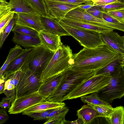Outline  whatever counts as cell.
Returning a JSON list of instances; mask_svg holds the SVG:
<instances>
[{"label": "cell", "mask_w": 124, "mask_h": 124, "mask_svg": "<svg viewBox=\"0 0 124 124\" xmlns=\"http://www.w3.org/2000/svg\"><path fill=\"white\" fill-rule=\"evenodd\" d=\"M122 57L118 55L112 61L103 67L95 70L94 75H99L111 76L120 67L119 61Z\"/></svg>", "instance_id": "obj_23"}, {"label": "cell", "mask_w": 124, "mask_h": 124, "mask_svg": "<svg viewBox=\"0 0 124 124\" xmlns=\"http://www.w3.org/2000/svg\"><path fill=\"white\" fill-rule=\"evenodd\" d=\"M56 108L40 111L29 113L27 114L26 115L33 118L34 120L47 119V117L49 114Z\"/></svg>", "instance_id": "obj_32"}, {"label": "cell", "mask_w": 124, "mask_h": 124, "mask_svg": "<svg viewBox=\"0 0 124 124\" xmlns=\"http://www.w3.org/2000/svg\"><path fill=\"white\" fill-rule=\"evenodd\" d=\"M101 34L105 45L118 55L124 56V36L113 31Z\"/></svg>", "instance_id": "obj_12"}, {"label": "cell", "mask_w": 124, "mask_h": 124, "mask_svg": "<svg viewBox=\"0 0 124 124\" xmlns=\"http://www.w3.org/2000/svg\"><path fill=\"white\" fill-rule=\"evenodd\" d=\"M17 18V14L15 13L14 16L5 28L3 32L0 34V48H2L4 41L10 32L11 31L14 25L15 24Z\"/></svg>", "instance_id": "obj_29"}, {"label": "cell", "mask_w": 124, "mask_h": 124, "mask_svg": "<svg viewBox=\"0 0 124 124\" xmlns=\"http://www.w3.org/2000/svg\"><path fill=\"white\" fill-rule=\"evenodd\" d=\"M34 47L25 49L20 55L9 64L2 76L6 79L12 74L20 70L26 59L33 51Z\"/></svg>", "instance_id": "obj_17"}, {"label": "cell", "mask_w": 124, "mask_h": 124, "mask_svg": "<svg viewBox=\"0 0 124 124\" xmlns=\"http://www.w3.org/2000/svg\"><path fill=\"white\" fill-rule=\"evenodd\" d=\"M15 98V96L11 97H5L2 98L0 102L1 108L6 110L9 109L11 103Z\"/></svg>", "instance_id": "obj_40"}, {"label": "cell", "mask_w": 124, "mask_h": 124, "mask_svg": "<svg viewBox=\"0 0 124 124\" xmlns=\"http://www.w3.org/2000/svg\"><path fill=\"white\" fill-rule=\"evenodd\" d=\"M94 5V4H81L79 7L86 11Z\"/></svg>", "instance_id": "obj_47"}, {"label": "cell", "mask_w": 124, "mask_h": 124, "mask_svg": "<svg viewBox=\"0 0 124 124\" xmlns=\"http://www.w3.org/2000/svg\"><path fill=\"white\" fill-rule=\"evenodd\" d=\"M120 0L122 2L124 3V0Z\"/></svg>", "instance_id": "obj_49"}, {"label": "cell", "mask_w": 124, "mask_h": 124, "mask_svg": "<svg viewBox=\"0 0 124 124\" xmlns=\"http://www.w3.org/2000/svg\"><path fill=\"white\" fill-rule=\"evenodd\" d=\"M12 7L9 2L6 0H0V17L12 11Z\"/></svg>", "instance_id": "obj_36"}, {"label": "cell", "mask_w": 124, "mask_h": 124, "mask_svg": "<svg viewBox=\"0 0 124 124\" xmlns=\"http://www.w3.org/2000/svg\"><path fill=\"white\" fill-rule=\"evenodd\" d=\"M86 11L94 17L103 19V12L101 8L96 5H94Z\"/></svg>", "instance_id": "obj_37"}, {"label": "cell", "mask_w": 124, "mask_h": 124, "mask_svg": "<svg viewBox=\"0 0 124 124\" xmlns=\"http://www.w3.org/2000/svg\"><path fill=\"white\" fill-rule=\"evenodd\" d=\"M65 17L100 26L122 31L123 25L111 23L94 17L79 6L69 11Z\"/></svg>", "instance_id": "obj_9"}, {"label": "cell", "mask_w": 124, "mask_h": 124, "mask_svg": "<svg viewBox=\"0 0 124 124\" xmlns=\"http://www.w3.org/2000/svg\"><path fill=\"white\" fill-rule=\"evenodd\" d=\"M118 55L104 45L90 48H84L73 54L70 69L76 71H95L112 61Z\"/></svg>", "instance_id": "obj_1"}, {"label": "cell", "mask_w": 124, "mask_h": 124, "mask_svg": "<svg viewBox=\"0 0 124 124\" xmlns=\"http://www.w3.org/2000/svg\"><path fill=\"white\" fill-rule=\"evenodd\" d=\"M65 124H84V122L83 120L80 118H78V119L73 121H70L66 120Z\"/></svg>", "instance_id": "obj_46"}, {"label": "cell", "mask_w": 124, "mask_h": 124, "mask_svg": "<svg viewBox=\"0 0 124 124\" xmlns=\"http://www.w3.org/2000/svg\"><path fill=\"white\" fill-rule=\"evenodd\" d=\"M70 46L62 44L55 53L49 64L40 75L42 81L60 74L70 67V61L72 56Z\"/></svg>", "instance_id": "obj_3"}, {"label": "cell", "mask_w": 124, "mask_h": 124, "mask_svg": "<svg viewBox=\"0 0 124 124\" xmlns=\"http://www.w3.org/2000/svg\"><path fill=\"white\" fill-rule=\"evenodd\" d=\"M41 18L44 30L60 36H70L68 32L55 19L41 15Z\"/></svg>", "instance_id": "obj_16"}, {"label": "cell", "mask_w": 124, "mask_h": 124, "mask_svg": "<svg viewBox=\"0 0 124 124\" xmlns=\"http://www.w3.org/2000/svg\"><path fill=\"white\" fill-rule=\"evenodd\" d=\"M65 106L64 103H57L44 101L37 104L28 108L22 113L23 115L31 113L43 111Z\"/></svg>", "instance_id": "obj_24"}, {"label": "cell", "mask_w": 124, "mask_h": 124, "mask_svg": "<svg viewBox=\"0 0 124 124\" xmlns=\"http://www.w3.org/2000/svg\"><path fill=\"white\" fill-rule=\"evenodd\" d=\"M80 99L82 102L87 104L112 107L109 103L101 99L98 96L97 92L92 93L89 95H85L81 97Z\"/></svg>", "instance_id": "obj_27"}, {"label": "cell", "mask_w": 124, "mask_h": 124, "mask_svg": "<svg viewBox=\"0 0 124 124\" xmlns=\"http://www.w3.org/2000/svg\"><path fill=\"white\" fill-rule=\"evenodd\" d=\"M89 104L92 106L101 115L102 117L106 118H108L109 117L113 109L112 107Z\"/></svg>", "instance_id": "obj_34"}, {"label": "cell", "mask_w": 124, "mask_h": 124, "mask_svg": "<svg viewBox=\"0 0 124 124\" xmlns=\"http://www.w3.org/2000/svg\"><path fill=\"white\" fill-rule=\"evenodd\" d=\"M0 93H3L6 79L3 76L0 77Z\"/></svg>", "instance_id": "obj_45"}, {"label": "cell", "mask_w": 124, "mask_h": 124, "mask_svg": "<svg viewBox=\"0 0 124 124\" xmlns=\"http://www.w3.org/2000/svg\"><path fill=\"white\" fill-rule=\"evenodd\" d=\"M123 124H124V123Z\"/></svg>", "instance_id": "obj_50"}, {"label": "cell", "mask_w": 124, "mask_h": 124, "mask_svg": "<svg viewBox=\"0 0 124 124\" xmlns=\"http://www.w3.org/2000/svg\"><path fill=\"white\" fill-rule=\"evenodd\" d=\"M111 78V76L94 75L77 85L66 96L64 101L98 92L109 83Z\"/></svg>", "instance_id": "obj_6"}, {"label": "cell", "mask_w": 124, "mask_h": 124, "mask_svg": "<svg viewBox=\"0 0 124 124\" xmlns=\"http://www.w3.org/2000/svg\"><path fill=\"white\" fill-rule=\"evenodd\" d=\"M66 114H65L55 118L47 119L43 124H64Z\"/></svg>", "instance_id": "obj_39"}, {"label": "cell", "mask_w": 124, "mask_h": 124, "mask_svg": "<svg viewBox=\"0 0 124 124\" xmlns=\"http://www.w3.org/2000/svg\"><path fill=\"white\" fill-rule=\"evenodd\" d=\"M20 69L21 74L16 88L15 99L38 92L42 82L40 75L30 69L27 58Z\"/></svg>", "instance_id": "obj_4"}, {"label": "cell", "mask_w": 124, "mask_h": 124, "mask_svg": "<svg viewBox=\"0 0 124 124\" xmlns=\"http://www.w3.org/2000/svg\"><path fill=\"white\" fill-rule=\"evenodd\" d=\"M48 16L58 22L64 18L71 10L82 4H73L53 0H44Z\"/></svg>", "instance_id": "obj_11"}, {"label": "cell", "mask_w": 124, "mask_h": 124, "mask_svg": "<svg viewBox=\"0 0 124 124\" xmlns=\"http://www.w3.org/2000/svg\"><path fill=\"white\" fill-rule=\"evenodd\" d=\"M24 50L20 45H17L10 49L5 61L0 68V77L3 75L9 64L20 55Z\"/></svg>", "instance_id": "obj_25"}, {"label": "cell", "mask_w": 124, "mask_h": 124, "mask_svg": "<svg viewBox=\"0 0 124 124\" xmlns=\"http://www.w3.org/2000/svg\"><path fill=\"white\" fill-rule=\"evenodd\" d=\"M45 98L38 92L26 96L15 99L11 103L8 112L10 114L22 113L28 108L45 101Z\"/></svg>", "instance_id": "obj_10"}, {"label": "cell", "mask_w": 124, "mask_h": 124, "mask_svg": "<svg viewBox=\"0 0 124 124\" xmlns=\"http://www.w3.org/2000/svg\"><path fill=\"white\" fill-rule=\"evenodd\" d=\"M90 0V1H92V0Z\"/></svg>", "instance_id": "obj_52"}, {"label": "cell", "mask_w": 124, "mask_h": 124, "mask_svg": "<svg viewBox=\"0 0 124 124\" xmlns=\"http://www.w3.org/2000/svg\"><path fill=\"white\" fill-rule=\"evenodd\" d=\"M68 69L42 81L38 91L39 94L45 98L50 94L62 83L67 73Z\"/></svg>", "instance_id": "obj_14"}, {"label": "cell", "mask_w": 124, "mask_h": 124, "mask_svg": "<svg viewBox=\"0 0 124 124\" xmlns=\"http://www.w3.org/2000/svg\"><path fill=\"white\" fill-rule=\"evenodd\" d=\"M20 69L15 72L6 79L3 93L7 97L15 96L16 90L20 77Z\"/></svg>", "instance_id": "obj_21"}, {"label": "cell", "mask_w": 124, "mask_h": 124, "mask_svg": "<svg viewBox=\"0 0 124 124\" xmlns=\"http://www.w3.org/2000/svg\"><path fill=\"white\" fill-rule=\"evenodd\" d=\"M119 63L121 66L124 67V56L120 59L119 61Z\"/></svg>", "instance_id": "obj_48"}, {"label": "cell", "mask_w": 124, "mask_h": 124, "mask_svg": "<svg viewBox=\"0 0 124 124\" xmlns=\"http://www.w3.org/2000/svg\"><path fill=\"white\" fill-rule=\"evenodd\" d=\"M77 115L83 121L84 124H88L95 118L102 117V116L91 105H84L77 111Z\"/></svg>", "instance_id": "obj_20"}, {"label": "cell", "mask_w": 124, "mask_h": 124, "mask_svg": "<svg viewBox=\"0 0 124 124\" xmlns=\"http://www.w3.org/2000/svg\"><path fill=\"white\" fill-rule=\"evenodd\" d=\"M66 3L77 4H93L92 1L88 0H53Z\"/></svg>", "instance_id": "obj_42"}, {"label": "cell", "mask_w": 124, "mask_h": 124, "mask_svg": "<svg viewBox=\"0 0 124 124\" xmlns=\"http://www.w3.org/2000/svg\"><path fill=\"white\" fill-rule=\"evenodd\" d=\"M69 110L68 108L65 106L57 108L49 114L47 117V119L55 118L65 114H67Z\"/></svg>", "instance_id": "obj_35"}, {"label": "cell", "mask_w": 124, "mask_h": 124, "mask_svg": "<svg viewBox=\"0 0 124 124\" xmlns=\"http://www.w3.org/2000/svg\"><path fill=\"white\" fill-rule=\"evenodd\" d=\"M58 22L70 35L78 41L84 47L93 48L105 45L100 32L74 28L66 24L61 20Z\"/></svg>", "instance_id": "obj_7"}, {"label": "cell", "mask_w": 124, "mask_h": 124, "mask_svg": "<svg viewBox=\"0 0 124 124\" xmlns=\"http://www.w3.org/2000/svg\"><path fill=\"white\" fill-rule=\"evenodd\" d=\"M15 13L11 11L9 13L0 17V34L4 29L13 18Z\"/></svg>", "instance_id": "obj_33"}, {"label": "cell", "mask_w": 124, "mask_h": 124, "mask_svg": "<svg viewBox=\"0 0 124 124\" xmlns=\"http://www.w3.org/2000/svg\"><path fill=\"white\" fill-rule=\"evenodd\" d=\"M16 24L28 27L39 32L44 30L41 15L37 12L34 13H16Z\"/></svg>", "instance_id": "obj_13"}, {"label": "cell", "mask_w": 124, "mask_h": 124, "mask_svg": "<svg viewBox=\"0 0 124 124\" xmlns=\"http://www.w3.org/2000/svg\"><path fill=\"white\" fill-rule=\"evenodd\" d=\"M14 33L12 40L16 45L26 48L35 47L41 44L39 36Z\"/></svg>", "instance_id": "obj_19"}, {"label": "cell", "mask_w": 124, "mask_h": 124, "mask_svg": "<svg viewBox=\"0 0 124 124\" xmlns=\"http://www.w3.org/2000/svg\"><path fill=\"white\" fill-rule=\"evenodd\" d=\"M107 12L121 23H124V8Z\"/></svg>", "instance_id": "obj_38"}, {"label": "cell", "mask_w": 124, "mask_h": 124, "mask_svg": "<svg viewBox=\"0 0 124 124\" xmlns=\"http://www.w3.org/2000/svg\"><path fill=\"white\" fill-rule=\"evenodd\" d=\"M6 109L1 108L0 110V124H3L8 119L9 117Z\"/></svg>", "instance_id": "obj_43"}, {"label": "cell", "mask_w": 124, "mask_h": 124, "mask_svg": "<svg viewBox=\"0 0 124 124\" xmlns=\"http://www.w3.org/2000/svg\"><path fill=\"white\" fill-rule=\"evenodd\" d=\"M109 83L98 92V96L109 103L124 96V68L121 66L112 74Z\"/></svg>", "instance_id": "obj_5"}, {"label": "cell", "mask_w": 124, "mask_h": 124, "mask_svg": "<svg viewBox=\"0 0 124 124\" xmlns=\"http://www.w3.org/2000/svg\"><path fill=\"white\" fill-rule=\"evenodd\" d=\"M6 0V1L7 0Z\"/></svg>", "instance_id": "obj_51"}, {"label": "cell", "mask_w": 124, "mask_h": 124, "mask_svg": "<svg viewBox=\"0 0 124 124\" xmlns=\"http://www.w3.org/2000/svg\"><path fill=\"white\" fill-rule=\"evenodd\" d=\"M61 20L66 24L74 28L95 31L100 33H106L114 30L65 17Z\"/></svg>", "instance_id": "obj_18"}, {"label": "cell", "mask_w": 124, "mask_h": 124, "mask_svg": "<svg viewBox=\"0 0 124 124\" xmlns=\"http://www.w3.org/2000/svg\"><path fill=\"white\" fill-rule=\"evenodd\" d=\"M120 0H92L94 5L105 4Z\"/></svg>", "instance_id": "obj_44"}, {"label": "cell", "mask_w": 124, "mask_h": 124, "mask_svg": "<svg viewBox=\"0 0 124 124\" xmlns=\"http://www.w3.org/2000/svg\"><path fill=\"white\" fill-rule=\"evenodd\" d=\"M12 11L16 13H34L37 12L28 0H9Z\"/></svg>", "instance_id": "obj_22"}, {"label": "cell", "mask_w": 124, "mask_h": 124, "mask_svg": "<svg viewBox=\"0 0 124 124\" xmlns=\"http://www.w3.org/2000/svg\"><path fill=\"white\" fill-rule=\"evenodd\" d=\"M124 107L120 106L113 108L109 117L106 118L109 124H123Z\"/></svg>", "instance_id": "obj_26"}, {"label": "cell", "mask_w": 124, "mask_h": 124, "mask_svg": "<svg viewBox=\"0 0 124 124\" xmlns=\"http://www.w3.org/2000/svg\"><path fill=\"white\" fill-rule=\"evenodd\" d=\"M36 11L41 16H48L44 0H28Z\"/></svg>", "instance_id": "obj_30"}, {"label": "cell", "mask_w": 124, "mask_h": 124, "mask_svg": "<svg viewBox=\"0 0 124 124\" xmlns=\"http://www.w3.org/2000/svg\"><path fill=\"white\" fill-rule=\"evenodd\" d=\"M95 71H76L70 67L65 78L50 94L45 98V101L62 103L66 96L80 83L94 75Z\"/></svg>", "instance_id": "obj_2"}, {"label": "cell", "mask_w": 124, "mask_h": 124, "mask_svg": "<svg viewBox=\"0 0 124 124\" xmlns=\"http://www.w3.org/2000/svg\"><path fill=\"white\" fill-rule=\"evenodd\" d=\"M40 44L34 47L27 58L30 69L40 75L47 66L55 53Z\"/></svg>", "instance_id": "obj_8"}, {"label": "cell", "mask_w": 124, "mask_h": 124, "mask_svg": "<svg viewBox=\"0 0 124 124\" xmlns=\"http://www.w3.org/2000/svg\"><path fill=\"white\" fill-rule=\"evenodd\" d=\"M14 33L23 35H26L33 36H38L39 32L30 28L20 25H15L11 30Z\"/></svg>", "instance_id": "obj_28"}, {"label": "cell", "mask_w": 124, "mask_h": 124, "mask_svg": "<svg viewBox=\"0 0 124 124\" xmlns=\"http://www.w3.org/2000/svg\"><path fill=\"white\" fill-rule=\"evenodd\" d=\"M103 19L110 23L118 25H123L124 23L120 22L116 19L109 15L107 12H103Z\"/></svg>", "instance_id": "obj_41"}, {"label": "cell", "mask_w": 124, "mask_h": 124, "mask_svg": "<svg viewBox=\"0 0 124 124\" xmlns=\"http://www.w3.org/2000/svg\"><path fill=\"white\" fill-rule=\"evenodd\" d=\"M38 36L41 44L54 52L63 44L61 41L60 36L48 32L44 30L39 32Z\"/></svg>", "instance_id": "obj_15"}, {"label": "cell", "mask_w": 124, "mask_h": 124, "mask_svg": "<svg viewBox=\"0 0 124 124\" xmlns=\"http://www.w3.org/2000/svg\"><path fill=\"white\" fill-rule=\"evenodd\" d=\"M95 5L101 8L103 12H107L124 8V3L120 0L105 4Z\"/></svg>", "instance_id": "obj_31"}]
</instances>
